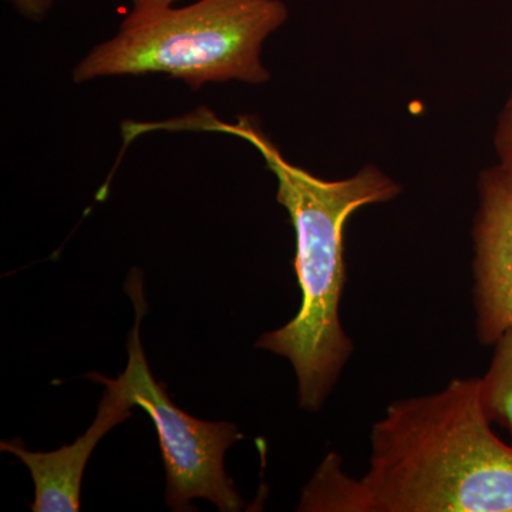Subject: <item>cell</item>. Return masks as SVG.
Returning <instances> with one entry per match:
<instances>
[{"label":"cell","mask_w":512,"mask_h":512,"mask_svg":"<svg viewBox=\"0 0 512 512\" xmlns=\"http://www.w3.org/2000/svg\"><path fill=\"white\" fill-rule=\"evenodd\" d=\"M480 379L397 400L370 434L360 480L329 454L303 488L299 511L512 512V447L491 430Z\"/></svg>","instance_id":"obj_1"},{"label":"cell","mask_w":512,"mask_h":512,"mask_svg":"<svg viewBox=\"0 0 512 512\" xmlns=\"http://www.w3.org/2000/svg\"><path fill=\"white\" fill-rule=\"evenodd\" d=\"M184 127L247 141L278 181L276 200L288 211L295 229V272L302 303L291 322L262 335L256 348L284 356L292 363L298 377L299 403L309 412H318L353 353L352 339L343 330L339 313L346 284V222L366 205L394 200L402 187L372 164L346 180L315 177L289 163L249 116L227 123L210 110L198 109L185 116Z\"/></svg>","instance_id":"obj_2"},{"label":"cell","mask_w":512,"mask_h":512,"mask_svg":"<svg viewBox=\"0 0 512 512\" xmlns=\"http://www.w3.org/2000/svg\"><path fill=\"white\" fill-rule=\"evenodd\" d=\"M282 0H198L150 15H128L116 35L73 67L76 84L164 74L191 89L207 84H265V40L288 20Z\"/></svg>","instance_id":"obj_3"},{"label":"cell","mask_w":512,"mask_h":512,"mask_svg":"<svg viewBox=\"0 0 512 512\" xmlns=\"http://www.w3.org/2000/svg\"><path fill=\"white\" fill-rule=\"evenodd\" d=\"M126 288L136 306V325L128 338V365L119 382L133 406L146 410L156 426L167 473L165 503L171 510L188 511L191 500L205 498L220 511H241L244 503L225 473L224 456L242 434L234 424L195 419L171 402L164 384L151 375L141 346L146 303L138 269L131 271Z\"/></svg>","instance_id":"obj_4"},{"label":"cell","mask_w":512,"mask_h":512,"mask_svg":"<svg viewBox=\"0 0 512 512\" xmlns=\"http://www.w3.org/2000/svg\"><path fill=\"white\" fill-rule=\"evenodd\" d=\"M478 191L473 298L478 339L490 346L512 329V167L483 171Z\"/></svg>","instance_id":"obj_5"},{"label":"cell","mask_w":512,"mask_h":512,"mask_svg":"<svg viewBox=\"0 0 512 512\" xmlns=\"http://www.w3.org/2000/svg\"><path fill=\"white\" fill-rule=\"evenodd\" d=\"M99 380L107 387L99 412L89 430L70 446H63L50 453L29 451L20 439L6 443L2 441V451L19 457L32 474L35 483L33 512H77L80 510V488L87 461L100 440L131 416L133 403L119 379H107L99 373L87 375Z\"/></svg>","instance_id":"obj_6"},{"label":"cell","mask_w":512,"mask_h":512,"mask_svg":"<svg viewBox=\"0 0 512 512\" xmlns=\"http://www.w3.org/2000/svg\"><path fill=\"white\" fill-rule=\"evenodd\" d=\"M494 346L493 362L480 379L481 404L488 420L504 427L512 440V329Z\"/></svg>","instance_id":"obj_7"},{"label":"cell","mask_w":512,"mask_h":512,"mask_svg":"<svg viewBox=\"0 0 512 512\" xmlns=\"http://www.w3.org/2000/svg\"><path fill=\"white\" fill-rule=\"evenodd\" d=\"M495 148L501 164L512 167V93L495 133Z\"/></svg>","instance_id":"obj_8"},{"label":"cell","mask_w":512,"mask_h":512,"mask_svg":"<svg viewBox=\"0 0 512 512\" xmlns=\"http://www.w3.org/2000/svg\"><path fill=\"white\" fill-rule=\"evenodd\" d=\"M18 15L30 22H42L52 12L55 0H6Z\"/></svg>","instance_id":"obj_9"},{"label":"cell","mask_w":512,"mask_h":512,"mask_svg":"<svg viewBox=\"0 0 512 512\" xmlns=\"http://www.w3.org/2000/svg\"><path fill=\"white\" fill-rule=\"evenodd\" d=\"M181 0H131L128 15L144 16L177 5Z\"/></svg>","instance_id":"obj_10"}]
</instances>
